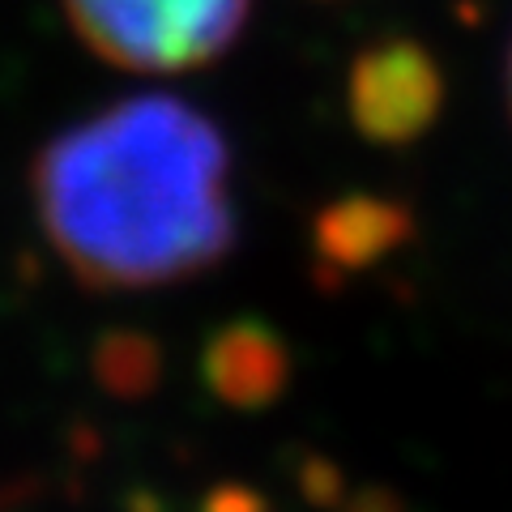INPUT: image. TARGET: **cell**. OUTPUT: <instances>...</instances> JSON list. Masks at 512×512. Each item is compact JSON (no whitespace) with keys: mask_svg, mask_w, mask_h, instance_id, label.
Listing matches in <instances>:
<instances>
[{"mask_svg":"<svg viewBox=\"0 0 512 512\" xmlns=\"http://www.w3.org/2000/svg\"><path fill=\"white\" fill-rule=\"evenodd\" d=\"M39 222L94 291H146L197 278L235 244L231 150L180 99H124L35 163Z\"/></svg>","mask_w":512,"mask_h":512,"instance_id":"cell-1","label":"cell"},{"mask_svg":"<svg viewBox=\"0 0 512 512\" xmlns=\"http://www.w3.org/2000/svg\"><path fill=\"white\" fill-rule=\"evenodd\" d=\"M252 0H64L73 30L120 69L180 73L235 43Z\"/></svg>","mask_w":512,"mask_h":512,"instance_id":"cell-2","label":"cell"},{"mask_svg":"<svg viewBox=\"0 0 512 512\" xmlns=\"http://www.w3.org/2000/svg\"><path fill=\"white\" fill-rule=\"evenodd\" d=\"M440 111V69L414 43L372 47L350 73V116L372 141H406Z\"/></svg>","mask_w":512,"mask_h":512,"instance_id":"cell-3","label":"cell"},{"mask_svg":"<svg viewBox=\"0 0 512 512\" xmlns=\"http://www.w3.org/2000/svg\"><path fill=\"white\" fill-rule=\"evenodd\" d=\"M201 376L222 406L265 410L278 402L291 380V355L274 329L256 325V320H235L205 342Z\"/></svg>","mask_w":512,"mask_h":512,"instance_id":"cell-4","label":"cell"},{"mask_svg":"<svg viewBox=\"0 0 512 512\" xmlns=\"http://www.w3.org/2000/svg\"><path fill=\"white\" fill-rule=\"evenodd\" d=\"M94 376L120 402H141V397H150L158 389L163 350L146 333H128V329L107 333L99 350H94Z\"/></svg>","mask_w":512,"mask_h":512,"instance_id":"cell-5","label":"cell"},{"mask_svg":"<svg viewBox=\"0 0 512 512\" xmlns=\"http://www.w3.org/2000/svg\"><path fill=\"white\" fill-rule=\"evenodd\" d=\"M201 512H265V500L256 495L252 487H239V483H222L205 495Z\"/></svg>","mask_w":512,"mask_h":512,"instance_id":"cell-6","label":"cell"},{"mask_svg":"<svg viewBox=\"0 0 512 512\" xmlns=\"http://www.w3.org/2000/svg\"><path fill=\"white\" fill-rule=\"evenodd\" d=\"M504 90H508V116H512V43H508V60H504Z\"/></svg>","mask_w":512,"mask_h":512,"instance_id":"cell-7","label":"cell"}]
</instances>
